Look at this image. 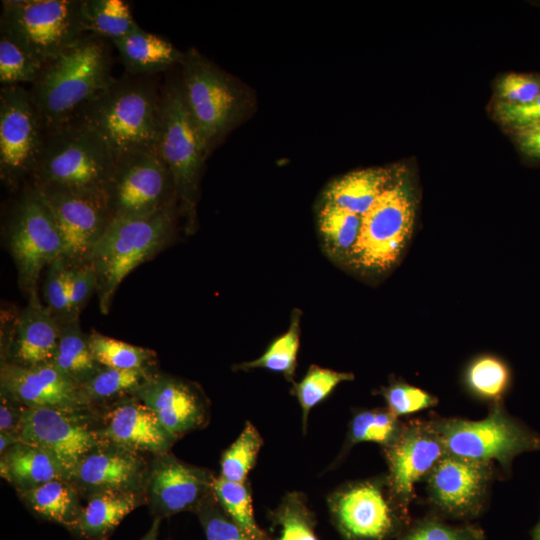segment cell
<instances>
[{"instance_id":"obj_1","label":"cell","mask_w":540,"mask_h":540,"mask_svg":"<svg viewBox=\"0 0 540 540\" xmlns=\"http://www.w3.org/2000/svg\"><path fill=\"white\" fill-rule=\"evenodd\" d=\"M107 41L85 34L78 43L43 64L28 90L46 128L74 118L114 81Z\"/></svg>"},{"instance_id":"obj_2","label":"cell","mask_w":540,"mask_h":540,"mask_svg":"<svg viewBox=\"0 0 540 540\" xmlns=\"http://www.w3.org/2000/svg\"><path fill=\"white\" fill-rule=\"evenodd\" d=\"M161 89L145 75L115 78L76 115L97 130L115 159L157 151Z\"/></svg>"},{"instance_id":"obj_3","label":"cell","mask_w":540,"mask_h":540,"mask_svg":"<svg viewBox=\"0 0 540 540\" xmlns=\"http://www.w3.org/2000/svg\"><path fill=\"white\" fill-rule=\"evenodd\" d=\"M115 168L104 137L79 116L46 128L29 182L37 187L106 194Z\"/></svg>"},{"instance_id":"obj_4","label":"cell","mask_w":540,"mask_h":540,"mask_svg":"<svg viewBox=\"0 0 540 540\" xmlns=\"http://www.w3.org/2000/svg\"><path fill=\"white\" fill-rule=\"evenodd\" d=\"M177 207L127 219L112 220L95 244L89 262L97 274L99 308L107 314L121 282L152 259L172 240Z\"/></svg>"},{"instance_id":"obj_5","label":"cell","mask_w":540,"mask_h":540,"mask_svg":"<svg viewBox=\"0 0 540 540\" xmlns=\"http://www.w3.org/2000/svg\"><path fill=\"white\" fill-rule=\"evenodd\" d=\"M415 216V194L408 179L398 171L361 216L358 244L346 269L366 279L381 278L391 272L407 250Z\"/></svg>"},{"instance_id":"obj_6","label":"cell","mask_w":540,"mask_h":540,"mask_svg":"<svg viewBox=\"0 0 540 540\" xmlns=\"http://www.w3.org/2000/svg\"><path fill=\"white\" fill-rule=\"evenodd\" d=\"M157 153L171 173L177 208L190 233L197 223L200 180L209 153L184 102L180 82L161 89Z\"/></svg>"},{"instance_id":"obj_7","label":"cell","mask_w":540,"mask_h":540,"mask_svg":"<svg viewBox=\"0 0 540 540\" xmlns=\"http://www.w3.org/2000/svg\"><path fill=\"white\" fill-rule=\"evenodd\" d=\"M447 454L500 464L510 472L513 459L524 452L540 450V435L511 416L503 402L490 405L481 420L432 419Z\"/></svg>"},{"instance_id":"obj_8","label":"cell","mask_w":540,"mask_h":540,"mask_svg":"<svg viewBox=\"0 0 540 540\" xmlns=\"http://www.w3.org/2000/svg\"><path fill=\"white\" fill-rule=\"evenodd\" d=\"M81 8L82 0H4L0 34L44 64L86 34Z\"/></svg>"},{"instance_id":"obj_9","label":"cell","mask_w":540,"mask_h":540,"mask_svg":"<svg viewBox=\"0 0 540 540\" xmlns=\"http://www.w3.org/2000/svg\"><path fill=\"white\" fill-rule=\"evenodd\" d=\"M5 226V238L17 270L19 287L28 297L37 292L44 267L63 256V240L41 191L31 182L22 186Z\"/></svg>"},{"instance_id":"obj_10","label":"cell","mask_w":540,"mask_h":540,"mask_svg":"<svg viewBox=\"0 0 540 540\" xmlns=\"http://www.w3.org/2000/svg\"><path fill=\"white\" fill-rule=\"evenodd\" d=\"M327 507L343 540H395L411 524L409 512L391 497L385 474L337 487Z\"/></svg>"},{"instance_id":"obj_11","label":"cell","mask_w":540,"mask_h":540,"mask_svg":"<svg viewBox=\"0 0 540 540\" xmlns=\"http://www.w3.org/2000/svg\"><path fill=\"white\" fill-rule=\"evenodd\" d=\"M180 86L208 153L236 122L241 94L231 78L196 49L183 53Z\"/></svg>"},{"instance_id":"obj_12","label":"cell","mask_w":540,"mask_h":540,"mask_svg":"<svg viewBox=\"0 0 540 540\" xmlns=\"http://www.w3.org/2000/svg\"><path fill=\"white\" fill-rule=\"evenodd\" d=\"M106 199L112 220L142 217L177 207L171 173L157 151L116 158Z\"/></svg>"},{"instance_id":"obj_13","label":"cell","mask_w":540,"mask_h":540,"mask_svg":"<svg viewBox=\"0 0 540 540\" xmlns=\"http://www.w3.org/2000/svg\"><path fill=\"white\" fill-rule=\"evenodd\" d=\"M46 127L29 90L21 85L0 89V178L15 190L30 179Z\"/></svg>"},{"instance_id":"obj_14","label":"cell","mask_w":540,"mask_h":540,"mask_svg":"<svg viewBox=\"0 0 540 540\" xmlns=\"http://www.w3.org/2000/svg\"><path fill=\"white\" fill-rule=\"evenodd\" d=\"M90 410L24 407L21 441L52 455L69 480L81 460L103 441Z\"/></svg>"},{"instance_id":"obj_15","label":"cell","mask_w":540,"mask_h":540,"mask_svg":"<svg viewBox=\"0 0 540 540\" xmlns=\"http://www.w3.org/2000/svg\"><path fill=\"white\" fill-rule=\"evenodd\" d=\"M493 478L494 463L446 454L425 479L429 502L439 517L471 520L483 511Z\"/></svg>"},{"instance_id":"obj_16","label":"cell","mask_w":540,"mask_h":540,"mask_svg":"<svg viewBox=\"0 0 540 540\" xmlns=\"http://www.w3.org/2000/svg\"><path fill=\"white\" fill-rule=\"evenodd\" d=\"M37 188L55 217L68 264L75 267L89 262L95 244L112 221L106 194Z\"/></svg>"},{"instance_id":"obj_17","label":"cell","mask_w":540,"mask_h":540,"mask_svg":"<svg viewBox=\"0 0 540 540\" xmlns=\"http://www.w3.org/2000/svg\"><path fill=\"white\" fill-rule=\"evenodd\" d=\"M382 450L388 467L385 476L389 493L409 512L415 485L426 479L447 454L441 437L432 419H413L404 424L399 438Z\"/></svg>"},{"instance_id":"obj_18","label":"cell","mask_w":540,"mask_h":540,"mask_svg":"<svg viewBox=\"0 0 540 540\" xmlns=\"http://www.w3.org/2000/svg\"><path fill=\"white\" fill-rule=\"evenodd\" d=\"M215 475L167 452L155 455L149 467L146 499L155 518L196 512L213 494Z\"/></svg>"},{"instance_id":"obj_19","label":"cell","mask_w":540,"mask_h":540,"mask_svg":"<svg viewBox=\"0 0 540 540\" xmlns=\"http://www.w3.org/2000/svg\"><path fill=\"white\" fill-rule=\"evenodd\" d=\"M149 467L141 453L103 440L81 460L69 481L86 499L104 492L145 494Z\"/></svg>"},{"instance_id":"obj_20","label":"cell","mask_w":540,"mask_h":540,"mask_svg":"<svg viewBox=\"0 0 540 540\" xmlns=\"http://www.w3.org/2000/svg\"><path fill=\"white\" fill-rule=\"evenodd\" d=\"M133 397L145 404L175 439L203 428L209 403L197 384L167 374L152 373Z\"/></svg>"},{"instance_id":"obj_21","label":"cell","mask_w":540,"mask_h":540,"mask_svg":"<svg viewBox=\"0 0 540 540\" xmlns=\"http://www.w3.org/2000/svg\"><path fill=\"white\" fill-rule=\"evenodd\" d=\"M0 389L27 408L91 409L79 385L52 363L33 367L1 363Z\"/></svg>"},{"instance_id":"obj_22","label":"cell","mask_w":540,"mask_h":540,"mask_svg":"<svg viewBox=\"0 0 540 540\" xmlns=\"http://www.w3.org/2000/svg\"><path fill=\"white\" fill-rule=\"evenodd\" d=\"M102 440L154 456L170 452L176 441L156 415L133 396L114 403L98 427Z\"/></svg>"},{"instance_id":"obj_23","label":"cell","mask_w":540,"mask_h":540,"mask_svg":"<svg viewBox=\"0 0 540 540\" xmlns=\"http://www.w3.org/2000/svg\"><path fill=\"white\" fill-rule=\"evenodd\" d=\"M27 299V305L19 312L14 336L1 352V363L21 367L51 364L59 341V323L41 302L38 291Z\"/></svg>"},{"instance_id":"obj_24","label":"cell","mask_w":540,"mask_h":540,"mask_svg":"<svg viewBox=\"0 0 540 540\" xmlns=\"http://www.w3.org/2000/svg\"><path fill=\"white\" fill-rule=\"evenodd\" d=\"M147 503L143 493L104 492L87 498L80 517L70 531L84 540H108L122 520Z\"/></svg>"},{"instance_id":"obj_25","label":"cell","mask_w":540,"mask_h":540,"mask_svg":"<svg viewBox=\"0 0 540 540\" xmlns=\"http://www.w3.org/2000/svg\"><path fill=\"white\" fill-rule=\"evenodd\" d=\"M398 171L388 167H374L349 172L328 184L321 200L363 216L390 185Z\"/></svg>"},{"instance_id":"obj_26","label":"cell","mask_w":540,"mask_h":540,"mask_svg":"<svg viewBox=\"0 0 540 540\" xmlns=\"http://www.w3.org/2000/svg\"><path fill=\"white\" fill-rule=\"evenodd\" d=\"M0 474L17 492L56 479H67L58 461L45 450L20 441L0 454ZM68 480V479H67Z\"/></svg>"},{"instance_id":"obj_27","label":"cell","mask_w":540,"mask_h":540,"mask_svg":"<svg viewBox=\"0 0 540 540\" xmlns=\"http://www.w3.org/2000/svg\"><path fill=\"white\" fill-rule=\"evenodd\" d=\"M128 74L151 76L180 63L181 53L167 39L141 27L112 42Z\"/></svg>"},{"instance_id":"obj_28","label":"cell","mask_w":540,"mask_h":540,"mask_svg":"<svg viewBox=\"0 0 540 540\" xmlns=\"http://www.w3.org/2000/svg\"><path fill=\"white\" fill-rule=\"evenodd\" d=\"M17 494L35 516L60 524L69 531L76 525L83 508L79 492L67 479L52 480Z\"/></svg>"},{"instance_id":"obj_29","label":"cell","mask_w":540,"mask_h":540,"mask_svg":"<svg viewBox=\"0 0 540 540\" xmlns=\"http://www.w3.org/2000/svg\"><path fill=\"white\" fill-rule=\"evenodd\" d=\"M316 215L323 251L333 262L346 268L358 244L361 216L322 200Z\"/></svg>"},{"instance_id":"obj_30","label":"cell","mask_w":540,"mask_h":540,"mask_svg":"<svg viewBox=\"0 0 540 540\" xmlns=\"http://www.w3.org/2000/svg\"><path fill=\"white\" fill-rule=\"evenodd\" d=\"M464 390L473 398L490 405L503 402L512 384L509 364L500 356L481 353L472 357L461 375Z\"/></svg>"},{"instance_id":"obj_31","label":"cell","mask_w":540,"mask_h":540,"mask_svg":"<svg viewBox=\"0 0 540 540\" xmlns=\"http://www.w3.org/2000/svg\"><path fill=\"white\" fill-rule=\"evenodd\" d=\"M404 424L386 407L355 410L342 449L332 466L339 464L356 444L372 442L382 449L391 446L402 433Z\"/></svg>"},{"instance_id":"obj_32","label":"cell","mask_w":540,"mask_h":540,"mask_svg":"<svg viewBox=\"0 0 540 540\" xmlns=\"http://www.w3.org/2000/svg\"><path fill=\"white\" fill-rule=\"evenodd\" d=\"M59 326V341L52 364L81 385L92 377L101 365L91 352L89 337L82 331L79 319L69 320Z\"/></svg>"},{"instance_id":"obj_33","label":"cell","mask_w":540,"mask_h":540,"mask_svg":"<svg viewBox=\"0 0 540 540\" xmlns=\"http://www.w3.org/2000/svg\"><path fill=\"white\" fill-rule=\"evenodd\" d=\"M302 311L294 308L291 312L289 328L276 337L258 358L234 364V371L266 369L280 373L291 384L295 382L297 355L300 347Z\"/></svg>"},{"instance_id":"obj_34","label":"cell","mask_w":540,"mask_h":540,"mask_svg":"<svg viewBox=\"0 0 540 540\" xmlns=\"http://www.w3.org/2000/svg\"><path fill=\"white\" fill-rule=\"evenodd\" d=\"M81 15L86 34L111 42L140 27L123 0H82Z\"/></svg>"},{"instance_id":"obj_35","label":"cell","mask_w":540,"mask_h":540,"mask_svg":"<svg viewBox=\"0 0 540 540\" xmlns=\"http://www.w3.org/2000/svg\"><path fill=\"white\" fill-rule=\"evenodd\" d=\"M267 516L271 529L277 534L275 539L271 537L272 540H320L315 514L303 492H287Z\"/></svg>"},{"instance_id":"obj_36","label":"cell","mask_w":540,"mask_h":540,"mask_svg":"<svg viewBox=\"0 0 540 540\" xmlns=\"http://www.w3.org/2000/svg\"><path fill=\"white\" fill-rule=\"evenodd\" d=\"M154 372L101 366L92 377L79 385L80 392L86 404L92 408L96 403H104L128 395L133 396Z\"/></svg>"},{"instance_id":"obj_37","label":"cell","mask_w":540,"mask_h":540,"mask_svg":"<svg viewBox=\"0 0 540 540\" xmlns=\"http://www.w3.org/2000/svg\"><path fill=\"white\" fill-rule=\"evenodd\" d=\"M95 360L103 367L153 371L156 353L141 346L105 336L95 330L88 334Z\"/></svg>"},{"instance_id":"obj_38","label":"cell","mask_w":540,"mask_h":540,"mask_svg":"<svg viewBox=\"0 0 540 540\" xmlns=\"http://www.w3.org/2000/svg\"><path fill=\"white\" fill-rule=\"evenodd\" d=\"M352 372H341L312 364L299 382L292 383L290 393L296 398L301 408L302 433L308 428L311 410L325 400L335 388L347 381L354 380Z\"/></svg>"},{"instance_id":"obj_39","label":"cell","mask_w":540,"mask_h":540,"mask_svg":"<svg viewBox=\"0 0 540 540\" xmlns=\"http://www.w3.org/2000/svg\"><path fill=\"white\" fill-rule=\"evenodd\" d=\"M213 493L227 515L239 525L252 540H272L256 522L249 482L237 483L215 477Z\"/></svg>"},{"instance_id":"obj_40","label":"cell","mask_w":540,"mask_h":540,"mask_svg":"<svg viewBox=\"0 0 540 540\" xmlns=\"http://www.w3.org/2000/svg\"><path fill=\"white\" fill-rule=\"evenodd\" d=\"M263 443L256 426L246 421L239 436L221 455L219 476L232 482H247Z\"/></svg>"},{"instance_id":"obj_41","label":"cell","mask_w":540,"mask_h":540,"mask_svg":"<svg viewBox=\"0 0 540 540\" xmlns=\"http://www.w3.org/2000/svg\"><path fill=\"white\" fill-rule=\"evenodd\" d=\"M43 63L10 38L0 34V83L1 86L33 84Z\"/></svg>"},{"instance_id":"obj_42","label":"cell","mask_w":540,"mask_h":540,"mask_svg":"<svg viewBox=\"0 0 540 540\" xmlns=\"http://www.w3.org/2000/svg\"><path fill=\"white\" fill-rule=\"evenodd\" d=\"M484 531L476 525L454 526L438 515H429L415 521L395 540H484Z\"/></svg>"},{"instance_id":"obj_43","label":"cell","mask_w":540,"mask_h":540,"mask_svg":"<svg viewBox=\"0 0 540 540\" xmlns=\"http://www.w3.org/2000/svg\"><path fill=\"white\" fill-rule=\"evenodd\" d=\"M374 394L382 396L386 408L398 418L434 407L439 401L426 390L396 378L374 391Z\"/></svg>"},{"instance_id":"obj_44","label":"cell","mask_w":540,"mask_h":540,"mask_svg":"<svg viewBox=\"0 0 540 540\" xmlns=\"http://www.w3.org/2000/svg\"><path fill=\"white\" fill-rule=\"evenodd\" d=\"M70 265L60 256L48 265L44 283L45 306L59 324L70 318Z\"/></svg>"},{"instance_id":"obj_45","label":"cell","mask_w":540,"mask_h":540,"mask_svg":"<svg viewBox=\"0 0 540 540\" xmlns=\"http://www.w3.org/2000/svg\"><path fill=\"white\" fill-rule=\"evenodd\" d=\"M205 540H252L223 510L214 493L196 510Z\"/></svg>"},{"instance_id":"obj_46","label":"cell","mask_w":540,"mask_h":540,"mask_svg":"<svg viewBox=\"0 0 540 540\" xmlns=\"http://www.w3.org/2000/svg\"><path fill=\"white\" fill-rule=\"evenodd\" d=\"M70 318L79 319V314L97 291V274L90 262L71 267Z\"/></svg>"},{"instance_id":"obj_47","label":"cell","mask_w":540,"mask_h":540,"mask_svg":"<svg viewBox=\"0 0 540 540\" xmlns=\"http://www.w3.org/2000/svg\"><path fill=\"white\" fill-rule=\"evenodd\" d=\"M498 94L502 102L527 104L540 94V84L526 75L510 73L499 81Z\"/></svg>"},{"instance_id":"obj_48","label":"cell","mask_w":540,"mask_h":540,"mask_svg":"<svg viewBox=\"0 0 540 540\" xmlns=\"http://www.w3.org/2000/svg\"><path fill=\"white\" fill-rule=\"evenodd\" d=\"M495 112L497 118L513 128L540 123V94L530 103L511 104L500 101Z\"/></svg>"},{"instance_id":"obj_49","label":"cell","mask_w":540,"mask_h":540,"mask_svg":"<svg viewBox=\"0 0 540 540\" xmlns=\"http://www.w3.org/2000/svg\"><path fill=\"white\" fill-rule=\"evenodd\" d=\"M0 432L20 435L24 406L0 393Z\"/></svg>"},{"instance_id":"obj_50","label":"cell","mask_w":540,"mask_h":540,"mask_svg":"<svg viewBox=\"0 0 540 540\" xmlns=\"http://www.w3.org/2000/svg\"><path fill=\"white\" fill-rule=\"evenodd\" d=\"M521 150L531 157L540 158V123L515 128Z\"/></svg>"},{"instance_id":"obj_51","label":"cell","mask_w":540,"mask_h":540,"mask_svg":"<svg viewBox=\"0 0 540 540\" xmlns=\"http://www.w3.org/2000/svg\"><path fill=\"white\" fill-rule=\"evenodd\" d=\"M21 441L19 434L11 432H0V454L4 453L11 446Z\"/></svg>"},{"instance_id":"obj_52","label":"cell","mask_w":540,"mask_h":540,"mask_svg":"<svg viewBox=\"0 0 540 540\" xmlns=\"http://www.w3.org/2000/svg\"><path fill=\"white\" fill-rule=\"evenodd\" d=\"M160 521L161 519L154 518L151 527L140 540H158Z\"/></svg>"},{"instance_id":"obj_53","label":"cell","mask_w":540,"mask_h":540,"mask_svg":"<svg viewBox=\"0 0 540 540\" xmlns=\"http://www.w3.org/2000/svg\"><path fill=\"white\" fill-rule=\"evenodd\" d=\"M531 535H532V540H540V519L538 523L535 525V527L533 528Z\"/></svg>"}]
</instances>
